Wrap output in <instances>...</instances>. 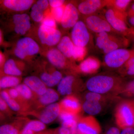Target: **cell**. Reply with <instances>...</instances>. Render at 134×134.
I'll return each instance as SVG.
<instances>
[{
    "label": "cell",
    "instance_id": "f907efd6",
    "mask_svg": "<svg viewBox=\"0 0 134 134\" xmlns=\"http://www.w3.org/2000/svg\"><path fill=\"white\" fill-rule=\"evenodd\" d=\"M129 22L130 24L134 26V14L130 17L129 19Z\"/></svg>",
    "mask_w": 134,
    "mask_h": 134
},
{
    "label": "cell",
    "instance_id": "d6986e66",
    "mask_svg": "<svg viewBox=\"0 0 134 134\" xmlns=\"http://www.w3.org/2000/svg\"><path fill=\"white\" fill-rule=\"evenodd\" d=\"M62 78V74L58 70L43 72L40 75V79L47 87H52L57 85Z\"/></svg>",
    "mask_w": 134,
    "mask_h": 134
},
{
    "label": "cell",
    "instance_id": "60d3db41",
    "mask_svg": "<svg viewBox=\"0 0 134 134\" xmlns=\"http://www.w3.org/2000/svg\"><path fill=\"white\" fill-rule=\"evenodd\" d=\"M55 132L57 134H76V129H70L62 126L55 130Z\"/></svg>",
    "mask_w": 134,
    "mask_h": 134
},
{
    "label": "cell",
    "instance_id": "b9f144b4",
    "mask_svg": "<svg viewBox=\"0 0 134 134\" xmlns=\"http://www.w3.org/2000/svg\"><path fill=\"white\" fill-rule=\"evenodd\" d=\"M130 2V0H117L115 1V5L118 8L123 9L126 7Z\"/></svg>",
    "mask_w": 134,
    "mask_h": 134
},
{
    "label": "cell",
    "instance_id": "4dcf8cb0",
    "mask_svg": "<svg viewBox=\"0 0 134 134\" xmlns=\"http://www.w3.org/2000/svg\"><path fill=\"white\" fill-rule=\"evenodd\" d=\"M30 16L33 21L37 23L42 22L44 18V11L38 7L36 3L31 7Z\"/></svg>",
    "mask_w": 134,
    "mask_h": 134
},
{
    "label": "cell",
    "instance_id": "484cf974",
    "mask_svg": "<svg viewBox=\"0 0 134 134\" xmlns=\"http://www.w3.org/2000/svg\"><path fill=\"white\" fill-rule=\"evenodd\" d=\"M3 71L4 74L7 75L19 77L23 74L21 69L14 60L11 59L8 60L4 63Z\"/></svg>",
    "mask_w": 134,
    "mask_h": 134
},
{
    "label": "cell",
    "instance_id": "7a4b0ae2",
    "mask_svg": "<svg viewBox=\"0 0 134 134\" xmlns=\"http://www.w3.org/2000/svg\"><path fill=\"white\" fill-rule=\"evenodd\" d=\"M114 115L115 122L121 129L134 127V101H121L116 107Z\"/></svg>",
    "mask_w": 134,
    "mask_h": 134
},
{
    "label": "cell",
    "instance_id": "681fc988",
    "mask_svg": "<svg viewBox=\"0 0 134 134\" xmlns=\"http://www.w3.org/2000/svg\"><path fill=\"white\" fill-rule=\"evenodd\" d=\"M4 56H3V54H2V53H1V54H0V63H1V66H4L3 63L4 62Z\"/></svg>",
    "mask_w": 134,
    "mask_h": 134
},
{
    "label": "cell",
    "instance_id": "4316f807",
    "mask_svg": "<svg viewBox=\"0 0 134 134\" xmlns=\"http://www.w3.org/2000/svg\"><path fill=\"white\" fill-rule=\"evenodd\" d=\"M1 97L5 100L10 108L13 111L23 115L26 114L25 111L21 106L9 96L6 90H3L1 91Z\"/></svg>",
    "mask_w": 134,
    "mask_h": 134
},
{
    "label": "cell",
    "instance_id": "f546056e",
    "mask_svg": "<svg viewBox=\"0 0 134 134\" xmlns=\"http://www.w3.org/2000/svg\"><path fill=\"white\" fill-rule=\"evenodd\" d=\"M25 127L31 130L36 133L43 132L46 128L45 124L40 120H37L29 121L26 123Z\"/></svg>",
    "mask_w": 134,
    "mask_h": 134
},
{
    "label": "cell",
    "instance_id": "83f0119b",
    "mask_svg": "<svg viewBox=\"0 0 134 134\" xmlns=\"http://www.w3.org/2000/svg\"><path fill=\"white\" fill-rule=\"evenodd\" d=\"M21 77L13 76H4L0 80V88L1 89H8V88H15L20 84Z\"/></svg>",
    "mask_w": 134,
    "mask_h": 134
},
{
    "label": "cell",
    "instance_id": "836d02e7",
    "mask_svg": "<svg viewBox=\"0 0 134 134\" xmlns=\"http://www.w3.org/2000/svg\"><path fill=\"white\" fill-rule=\"evenodd\" d=\"M85 53V47L75 46L73 50L72 57L76 60H80L83 58Z\"/></svg>",
    "mask_w": 134,
    "mask_h": 134
},
{
    "label": "cell",
    "instance_id": "74e56055",
    "mask_svg": "<svg viewBox=\"0 0 134 134\" xmlns=\"http://www.w3.org/2000/svg\"><path fill=\"white\" fill-rule=\"evenodd\" d=\"M126 96H134V80L130 82L122 89V91Z\"/></svg>",
    "mask_w": 134,
    "mask_h": 134
},
{
    "label": "cell",
    "instance_id": "c3c4849f",
    "mask_svg": "<svg viewBox=\"0 0 134 134\" xmlns=\"http://www.w3.org/2000/svg\"><path fill=\"white\" fill-rule=\"evenodd\" d=\"M54 131L52 130H48L43 131V132H39L36 134H54Z\"/></svg>",
    "mask_w": 134,
    "mask_h": 134
},
{
    "label": "cell",
    "instance_id": "7c38bea8",
    "mask_svg": "<svg viewBox=\"0 0 134 134\" xmlns=\"http://www.w3.org/2000/svg\"><path fill=\"white\" fill-rule=\"evenodd\" d=\"M61 111L79 115L82 107L79 99L74 95L66 96L59 103Z\"/></svg>",
    "mask_w": 134,
    "mask_h": 134
},
{
    "label": "cell",
    "instance_id": "52a82bcc",
    "mask_svg": "<svg viewBox=\"0 0 134 134\" xmlns=\"http://www.w3.org/2000/svg\"><path fill=\"white\" fill-rule=\"evenodd\" d=\"M90 34L86 25L79 21L73 27L71 40L75 46L85 47L90 40Z\"/></svg>",
    "mask_w": 134,
    "mask_h": 134
},
{
    "label": "cell",
    "instance_id": "603a6c76",
    "mask_svg": "<svg viewBox=\"0 0 134 134\" xmlns=\"http://www.w3.org/2000/svg\"><path fill=\"white\" fill-rule=\"evenodd\" d=\"M75 45L71 39L67 36L63 37L58 44L57 48L66 58L72 57Z\"/></svg>",
    "mask_w": 134,
    "mask_h": 134
},
{
    "label": "cell",
    "instance_id": "e0dca14e",
    "mask_svg": "<svg viewBox=\"0 0 134 134\" xmlns=\"http://www.w3.org/2000/svg\"><path fill=\"white\" fill-rule=\"evenodd\" d=\"M47 57L48 61L54 66L59 69L65 68L66 66V57L57 48H53L48 51Z\"/></svg>",
    "mask_w": 134,
    "mask_h": 134
},
{
    "label": "cell",
    "instance_id": "db71d44e",
    "mask_svg": "<svg viewBox=\"0 0 134 134\" xmlns=\"http://www.w3.org/2000/svg\"></svg>",
    "mask_w": 134,
    "mask_h": 134
},
{
    "label": "cell",
    "instance_id": "bcb514c9",
    "mask_svg": "<svg viewBox=\"0 0 134 134\" xmlns=\"http://www.w3.org/2000/svg\"><path fill=\"white\" fill-rule=\"evenodd\" d=\"M121 134H134V127H128L122 129Z\"/></svg>",
    "mask_w": 134,
    "mask_h": 134
},
{
    "label": "cell",
    "instance_id": "5bb4252c",
    "mask_svg": "<svg viewBox=\"0 0 134 134\" xmlns=\"http://www.w3.org/2000/svg\"><path fill=\"white\" fill-rule=\"evenodd\" d=\"M58 85V93L62 96L73 95L78 90L75 78L73 76L68 75L63 77Z\"/></svg>",
    "mask_w": 134,
    "mask_h": 134
},
{
    "label": "cell",
    "instance_id": "cb8c5ba5",
    "mask_svg": "<svg viewBox=\"0 0 134 134\" xmlns=\"http://www.w3.org/2000/svg\"><path fill=\"white\" fill-rule=\"evenodd\" d=\"M15 88L18 92L23 99L30 106L32 111V104L37 96H36L31 90L24 83L20 84Z\"/></svg>",
    "mask_w": 134,
    "mask_h": 134
},
{
    "label": "cell",
    "instance_id": "6da1fadb",
    "mask_svg": "<svg viewBox=\"0 0 134 134\" xmlns=\"http://www.w3.org/2000/svg\"><path fill=\"white\" fill-rule=\"evenodd\" d=\"M117 79L112 76L100 75L92 77L86 82V87L90 92L101 95L113 91H121Z\"/></svg>",
    "mask_w": 134,
    "mask_h": 134
},
{
    "label": "cell",
    "instance_id": "8992f818",
    "mask_svg": "<svg viewBox=\"0 0 134 134\" xmlns=\"http://www.w3.org/2000/svg\"><path fill=\"white\" fill-rule=\"evenodd\" d=\"M130 57L131 53L129 51L120 48L106 54L104 62L108 66L116 68L121 66L127 62Z\"/></svg>",
    "mask_w": 134,
    "mask_h": 134
},
{
    "label": "cell",
    "instance_id": "4fadbf2b",
    "mask_svg": "<svg viewBox=\"0 0 134 134\" xmlns=\"http://www.w3.org/2000/svg\"><path fill=\"white\" fill-rule=\"evenodd\" d=\"M15 32L20 35L25 34L30 29V18L26 14H16L12 17Z\"/></svg>",
    "mask_w": 134,
    "mask_h": 134
},
{
    "label": "cell",
    "instance_id": "ffe728a7",
    "mask_svg": "<svg viewBox=\"0 0 134 134\" xmlns=\"http://www.w3.org/2000/svg\"><path fill=\"white\" fill-rule=\"evenodd\" d=\"M105 17L106 20L110 26L116 30L123 32L126 30L127 26L125 22L116 16L113 9H108L106 12Z\"/></svg>",
    "mask_w": 134,
    "mask_h": 134
},
{
    "label": "cell",
    "instance_id": "1f68e13d",
    "mask_svg": "<svg viewBox=\"0 0 134 134\" xmlns=\"http://www.w3.org/2000/svg\"><path fill=\"white\" fill-rule=\"evenodd\" d=\"M110 40V37L107 32H100L98 33L96 39V44L99 48L103 50Z\"/></svg>",
    "mask_w": 134,
    "mask_h": 134
},
{
    "label": "cell",
    "instance_id": "f6af8a7d",
    "mask_svg": "<svg viewBox=\"0 0 134 134\" xmlns=\"http://www.w3.org/2000/svg\"><path fill=\"white\" fill-rule=\"evenodd\" d=\"M105 134H121V132L118 128L112 127L107 130Z\"/></svg>",
    "mask_w": 134,
    "mask_h": 134
},
{
    "label": "cell",
    "instance_id": "277c9868",
    "mask_svg": "<svg viewBox=\"0 0 134 134\" xmlns=\"http://www.w3.org/2000/svg\"><path fill=\"white\" fill-rule=\"evenodd\" d=\"M41 43L48 46L57 44L61 39V33L56 28H51L41 24L38 31Z\"/></svg>",
    "mask_w": 134,
    "mask_h": 134
},
{
    "label": "cell",
    "instance_id": "7402d4cb",
    "mask_svg": "<svg viewBox=\"0 0 134 134\" xmlns=\"http://www.w3.org/2000/svg\"><path fill=\"white\" fill-rule=\"evenodd\" d=\"M79 117L78 115H75L64 111H61L59 116L62 126L70 129L76 128L77 121Z\"/></svg>",
    "mask_w": 134,
    "mask_h": 134
},
{
    "label": "cell",
    "instance_id": "8d00e7d4",
    "mask_svg": "<svg viewBox=\"0 0 134 134\" xmlns=\"http://www.w3.org/2000/svg\"><path fill=\"white\" fill-rule=\"evenodd\" d=\"M118 47L119 46L117 43L110 39L107 44L104 47L103 50L104 53L107 54L117 50L118 49Z\"/></svg>",
    "mask_w": 134,
    "mask_h": 134
},
{
    "label": "cell",
    "instance_id": "ab89813d",
    "mask_svg": "<svg viewBox=\"0 0 134 134\" xmlns=\"http://www.w3.org/2000/svg\"><path fill=\"white\" fill-rule=\"evenodd\" d=\"M127 73L129 75H134V56L130 58L127 63Z\"/></svg>",
    "mask_w": 134,
    "mask_h": 134
},
{
    "label": "cell",
    "instance_id": "816d5d0a",
    "mask_svg": "<svg viewBox=\"0 0 134 134\" xmlns=\"http://www.w3.org/2000/svg\"><path fill=\"white\" fill-rule=\"evenodd\" d=\"M132 9L133 11L134 12V3L132 5Z\"/></svg>",
    "mask_w": 134,
    "mask_h": 134
},
{
    "label": "cell",
    "instance_id": "f35d334b",
    "mask_svg": "<svg viewBox=\"0 0 134 134\" xmlns=\"http://www.w3.org/2000/svg\"><path fill=\"white\" fill-rule=\"evenodd\" d=\"M41 24L51 28H56V21L52 16L46 17Z\"/></svg>",
    "mask_w": 134,
    "mask_h": 134
},
{
    "label": "cell",
    "instance_id": "ee69618b",
    "mask_svg": "<svg viewBox=\"0 0 134 134\" xmlns=\"http://www.w3.org/2000/svg\"><path fill=\"white\" fill-rule=\"evenodd\" d=\"M49 5L52 8L59 7L63 6L65 3V1L63 0H50L48 1Z\"/></svg>",
    "mask_w": 134,
    "mask_h": 134
},
{
    "label": "cell",
    "instance_id": "8fae6325",
    "mask_svg": "<svg viewBox=\"0 0 134 134\" xmlns=\"http://www.w3.org/2000/svg\"><path fill=\"white\" fill-rule=\"evenodd\" d=\"M86 25L89 29L96 33L107 32L111 30V26L107 21L97 16L88 17L86 19Z\"/></svg>",
    "mask_w": 134,
    "mask_h": 134
},
{
    "label": "cell",
    "instance_id": "3957f363",
    "mask_svg": "<svg viewBox=\"0 0 134 134\" xmlns=\"http://www.w3.org/2000/svg\"><path fill=\"white\" fill-rule=\"evenodd\" d=\"M60 111L59 103H54L39 110H33L29 114L35 116L45 124H48L59 117Z\"/></svg>",
    "mask_w": 134,
    "mask_h": 134
},
{
    "label": "cell",
    "instance_id": "5b68a950",
    "mask_svg": "<svg viewBox=\"0 0 134 134\" xmlns=\"http://www.w3.org/2000/svg\"><path fill=\"white\" fill-rule=\"evenodd\" d=\"M99 123L93 116L79 117L77 121L76 134H100Z\"/></svg>",
    "mask_w": 134,
    "mask_h": 134
},
{
    "label": "cell",
    "instance_id": "7bdbcfd3",
    "mask_svg": "<svg viewBox=\"0 0 134 134\" xmlns=\"http://www.w3.org/2000/svg\"><path fill=\"white\" fill-rule=\"evenodd\" d=\"M36 3L38 7L44 12L47 9L49 5L48 1L47 0H39Z\"/></svg>",
    "mask_w": 134,
    "mask_h": 134
},
{
    "label": "cell",
    "instance_id": "d6a6232c",
    "mask_svg": "<svg viewBox=\"0 0 134 134\" xmlns=\"http://www.w3.org/2000/svg\"><path fill=\"white\" fill-rule=\"evenodd\" d=\"M64 10L65 8H63V6L52 8V15L56 22L61 23L64 14Z\"/></svg>",
    "mask_w": 134,
    "mask_h": 134
},
{
    "label": "cell",
    "instance_id": "d590c367",
    "mask_svg": "<svg viewBox=\"0 0 134 134\" xmlns=\"http://www.w3.org/2000/svg\"><path fill=\"white\" fill-rule=\"evenodd\" d=\"M0 109L1 113L9 116H11L13 113V111L10 108L5 100L1 97L0 98Z\"/></svg>",
    "mask_w": 134,
    "mask_h": 134
},
{
    "label": "cell",
    "instance_id": "9a60e30c",
    "mask_svg": "<svg viewBox=\"0 0 134 134\" xmlns=\"http://www.w3.org/2000/svg\"><path fill=\"white\" fill-rule=\"evenodd\" d=\"M24 83L27 85L37 96L44 95L48 89L40 78L35 76L26 77L24 80Z\"/></svg>",
    "mask_w": 134,
    "mask_h": 134
},
{
    "label": "cell",
    "instance_id": "9c48e42d",
    "mask_svg": "<svg viewBox=\"0 0 134 134\" xmlns=\"http://www.w3.org/2000/svg\"><path fill=\"white\" fill-rule=\"evenodd\" d=\"M79 13L78 9L74 4H67L65 7L64 14L61 24L64 29L73 28L78 21Z\"/></svg>",
    "mask_w": 134,
    "mask_h": 134
},
{
    "label": "cell",
    "instance_id": "7dc6e473",
    "mask_svg": "<svg viewBox=\"0 0 134 134\" xmlns=\"http://www.w3.org/2000/svg\"><path fill=\"white\" fill-rule=\"evenodd\" d=\"M36 133L31 130L29 129L26 127H24L21 131L20 134H36Z\"/></svg>",
    "mask_w": 134,
    "mask_h": 134
},
{
    "label": "cell",
    "instance_id": "2e32d148",
    "mask_svg": "<svg viewBox=\"0 0 134 134\" xmlns=\"http://www.w3.org/2000/svg\"><path fill=\"white\" fill-rule=\"evenodd\" d=\"M29 121L25 119H19L13 123L3 125L0 127V134H20Z\"/></svg>",
    "mask_w": 134,
    "mask_h": 134
},
{
    "label": "cell",
    "instance_id": "f1b7e54d",
    "mask_svg": "<svg viewBox=\"0 0 134 134\" xmlns=\"http://www.w3.org/2000/svg\"><path fill=\"white\" fill-rule=\"evenodd\" d=\"M82 108L89 115H93L99 113L102 108L100 102L85 100L83 104Z\"/></svg>",
    "mask_w": 134,
    "mask_h": 134
},
{
    "label": "cell",
    "instance_id": "d4e9b609",
    "mask_svg": "<svg viewBox=\"0 0 134 134\" xmlns=\"http://www.w3.org/2000/svg\"><path fill=\"white\" fill-rule=\"evenodd\" d=\"M100 64L97 60L94 58H87L79 65V70L84 74H92L97 70Z\"/></svg>",
    "mask_w": 134,
    "mask_h": 134
},
{
    "label": "cell",
    "instance_id": "30bf717a",
    "mask_svg": "<svg viewBox=\"0 0 134 134\" xmlns=\"http://www.w3.org/2000/svg\"><path fill=\"white\" fill-rule=\"evenodd\" d=\"M16 48L21 51L26 57L37 54L40 50L38 44L29 37L20 39L17 42Z\"/></svg>",
    "mask_w": 134,
    "mask_h": 134
},
{
    "label": "cell",
    "instance_id": "ac0fdd59",
    "mask_svg": "<svg viewBox=\"0 0 134 134\" xmlns=\"http://www.w3.org/2000/svg\"><path fill=\"white\" fill-rule=\"evenodd\" d=\"M34 1L32 0H5L4 6L13 11L21 12L29 9L32 6Z\"/></svg>",
    "mask_w": 134,
    "mask_h": 134
},
{
    "label": "cell",
    "instance_id": "f5cc1de1",
    "mask_svg": "<svg viewBox=\"0 0 134 134\" xmlns=\"http://www.w3.org/2000/svg\"><path fill=\"white\" fill-rule=\"evenodd\" d=\"M54 134H57V133H55V130H54Z\"/></svg>",
    "mask_w": 134,
    "mask_h": 134
},
{
    "label": "cell",
    "instance_id": "e575fe53",
    "mask_svg": "<svg viewBox=\"0 0 134 134\" xmlns=\"http://www.w3.org/2000/svg\"><path fill=\"white\" fill-rule=\"evenodd\" d=\"M85 97V100L91 101L100 102L104 100V98L102 95L92 92L90 91L86 93Z\"/></svg>",
    "mask_w": 134,
    "mask_h": 134
},
{
    "label": "cell",
    "instance_id": "44dd1931",
    "mask_svg": "<svg viewBox=\"0 0 134 134\" xmlns=\"http://www.w3.org/2000/svg\"><path fill=\"white\" fill-rule=\"evenodd\" d=\"M101 4V1L99 0H88L81 2L77 9L83 14H91L99 9Z\"/></svg>",
    "mask_w": 134,
    "mask_h": 134
},
{
    "label": "cell",
    "instance_id": "ba28073f",
    "mask_svg": "<svg viewBox=\"0 0 134 134\" xmlns=\"http://www.w3.org/2000/svg\"><path fill=\"white\" fill-rule=\"evenodd\" d=\"M59 98V94L53 89H47L44 95L37 96L32 106V111L39 110L55 103Z\"/></svg>",
    "mask_w": 134,
    "mask_h": 134
}]
</instances>
